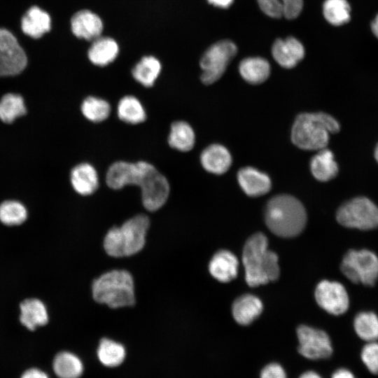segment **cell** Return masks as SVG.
<instances>
[{
  "instance_id": "cell-44",
  "label": "cell",
  "mask_w": 378,
  "mask_h": 378,
  "mask_svg": "<svg viewBox=\"0 0 378 378\" xmlns=\"http://www.w3.org/2000/svg\"><path fill=\"white\" fill-rule=\"evenodd\" d=\"M374 158L378 163V143L377 144V146L374 149Z\"/></svg>"
},
{
  "instance_id": "cell-9",
  "label": "cell",
  "mask_w": 378,
  "mask_h": 378,
  "mask_svg": "<svg viewBox=\"0 0 378 378\" xmlns=\"http://www.w3.org/2000/svg\"><path fill=\"white\" fill-rule=\"evenodd\" d=\"M154 168L153 164L144 161L135 163L118 161L109 167L106 182L109 188L114 190L121 189L127 185L139 186L146 176Z\"/></svg>"
},
{
  "instance_id": "cell-29",
  "label": "cell",
  "mask_w": 378,
  "mask_h": 378,
  "mask_svg": "<svg viewBox=\"0 0 378 378\" xmlns=\"http://www.w3.org/2000/svg\"><path fill=\"white\" fill-rule=\"evenodd\" d=\"M118 118L129 124H139L146 118V111L140 101L134 96L123 97L118 102Z\"/></svg>"
},
{
  "instance_id": "cell-42",
  "label": "cell",
  "mask_w": 378,
  "mask_h": 378,
  "mask_svg": "<svg viewBox=\"0 0 378 378\" xmlns=\"http://www.w3.org/2000/svg\"><path fill=\"white\" fill-rule=\"evenodd\" d=\"M299 378H321V377L316 372L309 370L302 373Z\"/></svg>"
},
{
  "instance_id": "cell-11",
  "label": "cell",
  "mask_w": 378,
  "mask_h": 378,
  "mask_svg": "<svg viewBox=\"0 0 378 378\" xmlns=\"http://www.w3.org/2000/svg\"><path fill=\"white\" fill-rule=\"evenodd\" d=\"M296 332L299 342L298 350L303 357L310 360H319L331 356V341L325 331L301 325L298 327Z\"/></svg>"
},
{
  "instance_id": "cell-33",
  "label": "cell",
  "mask_w": 378,
  "mask_h": 378,
  "mask_svg": "<svg viewBox=\"0 0 378 378\" xmlns=\"http://www.w3.org/2000/svg\"><path fill=\"white\" fill-rule=\"evenodd\" d=\"M357 335L368 342L378 340V316L372 312L358 313L354 321Z\"/></svg>"
},
{
  "instance_id": "cell-14",
  "label": "cell",
  "mask_w": 378,
  "mask_h": 378,
  "mask_svg": "<svg viewBox=\"0 0 378 378\" xmlns=\"http://www.w3.org/2000/svg\"><path fill=\"white\" fill-rule=\"evenodd\" d=\"M272 54L280 66L291 69L303 59L304 48L299 40L289 36L285 39H276L272 45Z\"/></svg>"
},
{
  "instance_id": "cell-30",
  "label": "cell",
  "mask_w": 378,
  "mask_h": 378,
  "mask_svg": "<svg viewBox=\"0 0 378 378\" xmlns=\"http://www.w3.org/2000/svg\"><path fill=\"white\" fill-rule=\"evenodd\" d=\"M161 71L159 60L153 56L144 57L133 68L132 76L140 84L151 87Z\"/></svg>"
},
{
  "instance_id": "cell-6",
  "label": "cell",
  "mask_w": 378,
  "mask_h": 378,
  "mask_svg": "<svg viewBox=\"0 0 378 378\" xmlns=\"http://www.w3.org/2000/svg\"><path fill=\"white\" fill-rule=\"evenodd\" d=\"M341 271L354 284L374 286L378 279V256L368 249H351L342 259Z\"/></svg>"
},
{
  "instance_id": "cell-4",
  "label": "cell",
  "mask_w": 378,
  "mask_h": 378,
  "mask_svg": "<svg viewBox=\"0 0 378 378\" xmlns=\"http://www.w3.org/2000/svg\"><path fill=\"white\" fill-rule=\"evenodd\" d=\"M150 225L147 216L136 215L120 227L108 230L104 239V248L112 257H125L139 252L144 246L146 235Z\"/></svg>"
},
{
  "instance_id": "cell-23",
  "label": "cell",
  "mask_w": 378,
  "mask_h": 378,
  "mask_svg": "<svg viewBox=\"0 0 378 378\" xmlns=\"http://www.w3.org/2000/svg\"><path fill=\"white\" fill-rule=\"evenodd\" d=\"M22 31L27 36L38 38L51 28V19L48 13L37 6L31 7L21 21Z\"/></svg>"
},
{
  "instance_id": "cell-21",
  "label": "cell",
  "mask_w": 378,
  "mask_h": 378,
  "mask_svg": "<svg viewBox=\"0 0 378 378\" xmlns=\"http://www.w3.org/2000/svg\"><path fill=\"white\" fill-rule=\"evenodd\" d=\"M201 164L207 172L222 174L226 172L232 163V158L225 147L220 144H212L201 153Z\"/></svg>"
},
{
  "instance_id": "cell-19",
  "label": "cell",
  "mask_w": 378,
  "mask_h": 378,
  "mask_svg": "<svg viewBox=\"0 0 378 378\" xmlns=\"http://www.w3.org/2000/svg\"><path fill=\"white\" fill-rule=\"evenodd\" d=\"M262 309V303L258 297L251 294H244L234 301L232 312L237 323L248 326L260 316Z\"/></svg>"
},
{
  "instance_id": "cell-27",
  "label": "cell",
  "mask_w": 378,
  "mask_h": 378,
  "mask_svg": "<svg viewBox=\"0 0 378 378\" xmlns=\"http://www.w3.org/2000/svg\"><path fill=\"white\" fill-rule=\"evenodd\" d=\"M52 367L59 378H79L84 370L81 360L69 351L58 353L54 358Z\"/></svg>"
},
{
  "instance_id": "cell-31",
  "label": "cell",
  "mask_w": 378,
  "mask_h": 378,
  "mask_svg": "<svg viewBox=\"0 0 378 378\" xmlns=\"http://www.w3.org/2000/svg\"><path fill=\"white\" fill-rule=\"evenodd\" d=\"M125 355V349L121 344L108 338H103L99 342L97 357L104 365L117 367L124 361Z\"/></svg>"
},
{
  "instance_id": "cell-39",
  "label": "cell",
  "mask_w": 378,
  "mask_h": 378,
  "mask_svg": "<svg viewBox=\"0 0 378 378\" xmlns=\"http://www.w3.org/2000/svg\"><path fill=\"white\" fill-rule=\"evenodd\" d=\"M21 378H49L42 370L37 368H31L26 370Z\"/></svg>"
},
{
  "instance_id": "cell-7",
  "label": "cell",
  "mask_w": 378,
  "mask_h": 378,
  "mask_svg": "<svg viewBox=\"0 0 378 378\" xmlns=\"http://www.w3.org/2000/svg\"><path fill=\"white\" fill-rule=\"evenodd\" d=\"M336 218L340 225L346 227L373 230L378 227V207L370 199L357 197L339 207Z\"/></svg>"
},
{
  "instance_id": "cell-20",
  "label": "cell",
  "mask_w": 378,
  "mask_h": 378,
  "mask_svg": "<svg viewBox=\"0 0 378 378\" xmlns=\"http://www.w3.org/2000/svg\"><path fill=\"white\" fill-rule=\"evenodd\" d=\"M74 190L81 195H90L99 186V178L94 167L89 163H80L74 167L70 174Z\"/></svg>"
},
{
  "instance_id": "cell-15",
  "label": "cell",
  "mask_w": 378,
  "mask_h": 378,
  "mask_svg": "<svg viewBox=\"0 0 378 378\" xmlns=\"http://www.w3.org/2000/svg\"><path fill=\"white\" fill-rule=\"evenodd\" d=\"M71 27L73 34L78 38L94 40L99 37L103 29V23L95 13L83 10L72 17Z\"/></svg>"
},
{
  "instance_id": "cell-24",
  "label": "cell",
  "mask_w": 378,
  "mask_h": 378,
  "mask_svg": "<svg viewBox=\"0 0 378 378\" xmlns=\"http://www.w3.org/2000/svg\"><path fill=\"white\" fill-rule=\"evenodd\" d=\"M310 169L319 181L326 182L334 178L338 173V166L332 152L326 148L319 150L310 161Z\"/></svg>"
},
{
  "instance_id": "cell-22",
  "label": "cell",
  "mask_w": 378,
  "mask_h": 378,
  "mask_svg": "<svg viewBox=\"0 0 378 378\" xmlns=\"http://www.w3.org/2000/svg\"><path fill=\"white\" fill-rule=\"evenodd\" d=\"M260 10L272 18H285L293 20L299 16L302 7V0H257Z\"/></svg>"
},
{
  "instance_id": "cell-8",
  "label": "cell",
  "mask_w": 378,
  "mask_h": 378,
  "mask_svg": "<svg viewBox=\"0 0 378 378\" xmlns=\"http://www.w3.org/2000/svg\"><path fill=\"white\" fill-rule=\"evenodd\" d=\"M237 52L236 44L230 40H221L211 45L200 62L202 83L210 85L220 79Z\"/></svg>"
},
{
  "instance_id": "cell-10",
  "label": "cell",
  "mask_w": 378,
  "mask_h": 378,
  "mask_svg": "<svg viewBox=\"0 0 378 378\" xmlns=\"http://www.w3.org/2000/svg\"><path fill=\"white\" fill-rule=\"evenodd\" d=\"M27 58L15 36L0 28V77L15 76L26 67Z\"/></svg>"
},
{
  "instance_id": "cell-41",
  "label": "cell",
  "mask_w": 378,
  "mask_h": 378,
  "mask_svg": "<svg viewBox=\"0 0 378 378\" xmlns=\"http://www.w3.org/2000/svg\"><path fill=\"white\" fill-rule=\"evenodd\" d=\"M209 3L211 4L223 8H226L231 6L234 0H207Z\"/></svg>"
},
{
  "instance_id": "cell-3",
  "label": "cell",
  "mask_w": 378,
  "mask_h": 378,
  "mask_svg": "<svg viewBox=\"0 0 378 378\" xmlns=\"http://www.w3.org/2000/svg\"><path fill=\"white\" fill-rule=\"evenodd\" d=\"M340 130L339 122L328 113H303L295 118L291 140L301 149L319 150L328 145L329 134L337 133Z\"/></svg>"
},
{
  "instance_id": "cell-25",
  "label": "cell",
  "mask_w": 378,
  "mask_h": 378,
  "mask_svg": "<svg viewBox=\"0 0 378 378\" xmlns=\"http://www.w3.org/2000/svg\"><path fill=\"white\" fill-rule=\"evenodd\" d=\"M239 71L246 82L258 85L268 78L270 74V65L262 57H247L240 62Z\"/></svg>"
},
{
  "instance_id": "cell-36",
  "label": "cell",
  "mask_w": 378,
  "mask_h": 378,
  "mask_svg": "<svg viewBox=\"0 0 378 378\" xmlns=\"http://www.w3.org/2000/svg\"><path fill=\"white\" fill-rule=\"evenodd\" d=\"M27 218V210L20 202L6 200L0 204V221L6 225H18Z\"/></svg>"
},
{
  "instance_id": "cell-2",
  "label": "cell",
  "mask_w": 378,
  "mask_h": 378,
  "mask_svg": "<svg viewBox=\"0 0 378 378\" xmlns=\"http://www.w3.org/2000/svg\"><path fill=\"white\" fill-rule=\"evenodd\" d=\"M265 220L267 227L281 237L298 235L305 227L307 214L302 204L288 195L271 198L265 207Z\"/></svg>"
},
{
  "instance_id": "cell-18",
  "label": "cell",
  "mask_w": 378,
  "mask_h": 378,
  "mask_svg": "<svg viewBox=\"0 0 378 378\" xmlns=\"http://www.w3.org/2000/svg\"><path fill=\"white\" fill-rule=\"evenodd\" d=\"M20 321L29 330L45 326L48 322V314L44 303L38 298H27L20 304Z\"/></svg>"
},
{
  "instance_id": "cell-12",
  "label": "cell",
  "mask_w": 378,
  "mask_h": 378,
  "mask_svg": "<svg viewBox=\"0 0 378 378\" xmlns=\"http://www.w3.org/2000/svg\"><path fill=\"white\" fill-rule=\"evenodd\" d=\"M317 304L328 313L338 316L349 307V298L344 286L340 282L323 280L315 289Z\"/></svg>"
},
{
  "instance_id": "cell-16",
  "label": "cell",
  "mask_w": 378,
  "mask_h": 378,
  "mask_svg": "<svg viewBox=\"0 0 378 378\" xmlns=\"http://www.w3.org/2000/svg\"><path fill=\"white\" fill-rule=\"evenodd\" d=\"M238 266V259L232 252L220 250L212 257L209 262V270L216 279L226 283L236 278Z\"/></svg>"
},
{
  "instance_id": "cell-26",
  "label": "cell",
  "mask_w": 378,
  "mask_h": 378,
  "mask_svg": "<svg viewBox=\"0 0 378 378\" xmlns=\"http://www.w3.org/2000/svg\"><path fill=\"white\" fill-rule=\"evenodd\" d=\"M118 51V46L113 38L99 37L94 39L90 48L88 57L94 64L104 66L116 58Z\"/></svg>"
},
{
  "instance_id": "cell-17",
  "label": "cell",
  "mask_w": 378,
  "mask_h": 378,
  "mask_svg": "<svg viewBox=\"0 0 378 378\" xmlns=\"http://www.w3.org/2000/svg\"><path fill=\"white\" fill-rule=\"evenodd\" d=\"M237 180L244 192L250 197H258L267 193L271 188L270 177L253 167L241 169Z\"/></svg>"
},
{
  "instance_id": "cell-35",
  "label": "cell",
  "mask_w": 378,
  "mask_h": 378,
  "mask_svg": "<svg viewBox=\"0 0 378 378\" xmlns=\"http://www.w3.org/2000/svg\"><path fill=\"white\" fill-rule=\"evenodd\" d=\"M80 108L83 115L94 122L105 120L111 113V106L107 101L92 96L83 100Z\"/></svg>"
},
{
  "instance_id": "cell-34",
  "label": "cell",
  "mask_w": 378,
  "mask_h": 378,
  "mask_svg": "<svg viewBox=\"0 0 378 378\" xmlns=\"http://www.w3.org/2000/svg\"><path fill=\"white\" fill-rule=\"evenodd\" d=\"M351 8L347 0H326L323 5L325 19L334 26L347 23L351 18Z\"/></svg>"
},
{
  "instance_id": "cell-5",
  "label": "cell",
  "mask_w": 378,
  "mask_h": 378,
  "mask_svg": "<svg viewBox=\"0 0 378 378\" xmlns=\"http://www.w3.org/2000/svg\"><path fill=\"white\" fill-rule=\"evenodd\" d=\"M92 293L96 302L113 309L135 303L133 278L123 270L107 272L94 280Z\"/></svg>"
},
{
  "instance_id": "cell-40",
  "label": "cell",
  "mask_w": 378,
  "mask_h": 378,
  "mask_svg": "<svg viewBox=\"0 0 378 378\" xmlns=\"http://www.w3.org/2000/svg\"><path fill=\"white\" fill-rule=\"evenodd\" d=\"M332 378H355V377L349 370L340 368L332 374Z\"/></svg>"
},
{
  "instance_id": "cell-28",
  "label": "cell",
  "mask_w": 378,
  "mask_h": 378,
  "mask_svg": "<svg viewBox=\"0 0 378 378\" xmlns=\"http://www.w3.org/2000/svg\"><path fill=\"white\" fill-rule=\"evenodd\" d=\"M195 141V132L188 122L176 121L172 124L168 137V142L172 148L187 152L193 148Z\"/></svg>"
},
{
  "instance_id": "cell-43",
  "label": "cell",
  "mask_w": 378,
  "mask_h": 378,
  "mask_svg": "<svg viewBox=\"0 0 378 378\" xmlns=\"http://www.w3.org/2000/svg\"><path fill=\"white\" fill-rule=\"evenodd\" d=\"M371 30L375 37L378 38V14L371 23Z\"/></svg>"
},
{
  "instance_id": "cell-1",
  "label": "cell",
  "mask_w": 378,
  "mask_h": 378,
  "mask_svg": "<svg viewBox=\"0 0 378 378\" xmlns=\"http://www.w3.org/2000/svg\"><path fill=\"white\" fill-rule=\"evenodd\" d=\"M245 279L251 287L278 279L280 274L278 255L268 249L266 236L257 232L246 240L242 253Z\"/></svg>"
},
{
  "instance_id": "cell-32",
  "label": "cell",
  "mask_w": 378,
  "mask_h": 378,
  "mask_svg": "<svg viewBox=\"0 0 378 378\" xmlns=\"http://www.w3.org/2000/svg\"><path fill=\"white\" fill-rule=\"evenodd\" d=\"M27 113L22 97L15 93H8L0 100V119L5 123H12L17 118Z\"/></svg>"
},
{
  "instance_id": "cell-38",
  "label": "cell",
  "mask_w": 378,
  "mask_h": 378,
  "mask_svg": "<svg viewBox=\"0 0 378 378\" xmlns=\"http://www.w3.org/2000/svg\"><path fill=\"white\" fill-rule=\"evenodd\" d=\"M260 378H287L283 367L276 363L265 365L261 370Z\"/></svg>"
},
{
  "instance_id": "cell-13",
  "label": "cell",
  "mask_w": 378,
  "mask_h": 378,
  "mask_svg": "<svg viewBox=\"0 0 378 378\" xmlns=\"http://www.w3.org/2000/svg\"><path fill=\"white\" fill-rule=\"evenodd\" d=\"M141 200L145 209L154 211L167 202L169 194V184L167 178L154 168L144 178L140 186Z\"/></svg>"
},
{
  "instance_id": "cell-37",
  "label": "cell",
  "mask_w": 378,
  "mask_h": 378,
  "mask_svg": "<svg viewBox=\"0 0 378 378\" xmlns=\"http://www.w3.org/2000/svg\"><path fill=\"white\" fill-rule=\"evenodd\" d=\"M361 359L368 370L378 374V342H369L362 349Z\"/></svg>"
}]
</instances>
